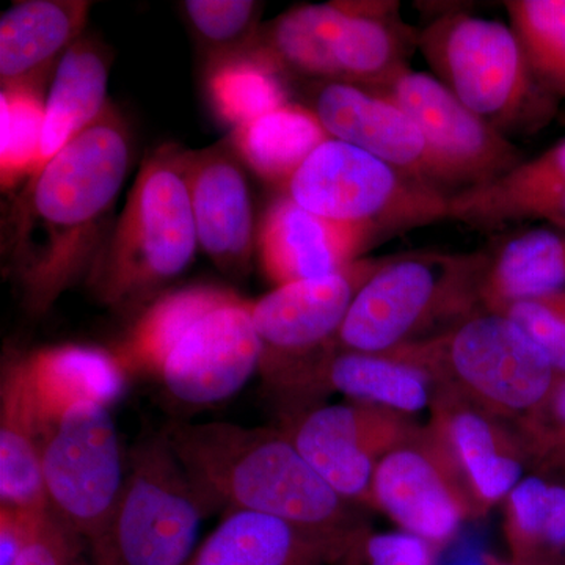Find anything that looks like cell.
Masks as SVG:
<instances>
[{
	"instance_id": "4316f807",
	"label": "cell",
	"mask_w": 565,
	"mask_h": 565,
	"mask_svg": "<svg viewBox=\"0 0 565 565\" xmlns=\"http://www.w3.org/2000/svg\"><path fill=\"white\" fill-rule=\"evenodd\" d=\"M438 434L451 449L478 500H503L522 481V456L486 411L446 399L440 408Z\"/></svg>"
},
{
	"instance_id": "277c9868",
	"label": "cell",
	"mask_w": 565,
	"mask_h": 565,
	"mask_svg": "<svg viewBox=\"0 0 565 565\" xmlns=\"http://www.w3.org/2000/svg\"><path fill=\"white\" fill-rule=\"evenodd\" d=\"M396 2L333 0L292 7L262 25L255 50L286 77L345 82L379 90L407 68L419 32L397 14Z\"/></svg>"
},
{
	"instance_id": "cb8c5ba5",
	"label": "cell",
	"mask_w": 565,
	"mask_h": 565,
	"mask_svg": "<svg viewBox=\"0 0 565 565\" xmlns=\"http://www.w3.org/2000/svg\"><path fill=\"white\" fill-rule=\"evenodd\" d=\"M111 62L109 47L92 36H82L63 55L46 95L43 139L31 178L109 109Z\"/></svg>"
},
{
	"instance_id": "ac0fdd59",
	"label": "cell",
	"mask_w": 565,
	"mask_h": 565,
	"mask_svg": "<svg viewBox=\"0 0 565 565\" xmlns=\"http://www.w3.org/2000/svg\"><path fill=\"white\" fill-rule=\"evenodd\" d=\"M374 239L367 230L327 221L281 193L259 222L256 256L267 280L282 286L344 270Z\"/></svg>"
},
{
	"instance_id": "52a82bcc",
	"label": "cell",
	"mask_w": 565,
	"mask_h": 565,
	"mask_svg": "<svg viewBox=\"0 0 565 565\" xmlns=\"http://www.w3.org/2000/svg\"><path fill=\"white\" fill-rule=\"evenodd\" d=\"M385 355L415 364L427 375H446L494 414L533 415L557 381L545 352L498 311H476L438 337Z\"/></svg>"
},
{
	"instance_id": "9a60e30c",
	"label": "cell",
	"mask_w": 565,
	"mask_h": 565,
	"mask_svg": "<svg viewBox=\"0 0 565 565\" xmlns=\"http://www.w3.org/2000/svg\"><path fill=\"white\" fill-rule=\"evenodd\" d=\"M253 302L239 294L203 316L163 363L161 381L174 399L210 405L234 396L262 367Z\"/></svg>"
},
{
	"instance_id": "44dd1931",
	"label": "cell",
	"mask_w": 565,
	"mask_h": 565,
	"mask_svg": "<svg viewBox=\"0 0 565 565\" xmlns=\"http://www.w3.org/2000/svg\"><path fill=\"white\" fill-rule=\"evenodd\" d=\"M351 545L352 539L315 533L275 516L230 511L188 565H321Z\"/></svg>"
},
{
	"instance_id": "8fae6325",
	"label": "cell",
	"mask_w": 565,
	"mask_h": 565,
	"mask_svg": "<svg viewBox=\"0 0 565 565\" xmlns=\"http://www.w3.org/2000/svg\"><path fill=\"white\" fill-rule=\"evenodd\" d=\"M381 262H355L340 273L277 286L253 302L267 381L285 384L337 341L356 292Z\"/></svg>"
},
{
	"instance_id": "603a6c76",
	"label": "cell",
	"mask_w": 565,
	"mask_h": 565,
	"mask_svg": "<svg viewBox=\"0 0 565 565\" xmlns=\"http://www.w3.org/2000/svg\"><path fill=\"white\" fill-rule=\"evenodd\" d=\"M333 344L305 364L286 386L329 385L356 403L401 414H416L429 405V375L415 364L385 353L356 352Z\"/></svg>"
},
{
	"instance_id": "e0dca14e",
	"label": "cell",
	"mask_w": 565,
	"mask_h": 565,
	"mask_svg": "<svg viewBox=\"0 0 565 565\" xmlns=\"http://www.w3.org/2000/svg\"><path fill=\"white\" fill-rule=\"evenodd\" d=\"M247 167L228 139L184 151V173L200 248L218 269L243 277L250 269L258 228Z\"/></svg>"
},
{
	"instance_id": "d4e9b609",
	"label": "cell",
	"mask_w": 565,
	"mask_h": 565,
	"mask_svg": "<svg viewBox=\"0 0 565 565\" xmlns=\"http://www.w3.org/2000/svg\"><path fill=\"white\" fill-rule=\"evenodd\" d=\"M41 427L21 356L3 362L0 386V498L25 511H50L41 471Z\"/></svg>"
},
{
	"instance_id": "484cf974",
	"label": "cell",
	"mask_w": 565,
	"mask_h": 565,
	"mask_svg": "<svg viewBox=\"0 0 565 565\" xmlns=\"http://www.w3.org/2000/svg\"><path fill=\"white\" fill-rule=\"evenodd\" d=\"M481 302L503 313L512 303L557 296L565 286V234L523 230L484 250Z\"/></svg>"
},
{
	"instance_id": "8d00e7d4",
	"label": "cell",
	"mask_w": 565,
	"mask_h": 565,
	"mask_svg": "<svg viewBox=\"0 0 565 565\" xmlns=\"http://www.w3.org/2000/svg\"><path fill=\"white\" fill-rule=\"evenodd\" d=\"M14 565H87L81 561V537L52 511L41 515Z\"/></svg>"
},
{
	"instance_id": "6da1fadb",
	"label": "cell",
	"mask_w": 565,
	"mask_h": 565,
	"mask_svg": "<svg viewBox=\"0 0 565 565\" xmlns=\"http://www.w3.org/2000/svg\"><path fill=\"white\" fill-rule=\"evenodd\" d=\"M132 156L128 122L110 104L25 181L3 228L2 256L29 313H47L66 289L90 274Z\"/></svg>"
},
{
	"instance_id": "83f0119b",
	"label": "cell",
	"mask_w": 565,
	"mask_h": 565,
	"mask_svg": "<svg viewBox=\"0 0 565 565\" xmlns=\"http://www.w3.org/2000/svg\"><path fill=\"white\" fill-rule=\"evenodd\" d=\"M226 139L248 170L285 192L297 170L332 137L310 107L288 103L234 129Z\"/></svg>"
},
{
	"instance_id": "7402d4cb",
	"label": "cell",
	"mask_w": 565,
	"mask_h": 565,
	"mask_svg": "<svg viewBox=\"0 0 565 565\" xmlns=\"http://www.w3.org/2000/svg\"><path fill=\"white\" fill-rule=\"evenodd\" d=\"M41 434L74 405H109L121 396L126 371L114 352L79 344L51 345L20 355Z\"/></svg>"
},
{
	"instance_id": "30bf717a",
	"label": "cell",
	"mask_w": 565,
	"mask_h": 565,
	"mask_svg": "<svg viewBox=\"0 0 565 565\" xmlns=\"http://www.w3.org/2000/svg\"><path fill=\"white\" fill-rule=\"evenodd\" d=\"M41 471L52 514L92 544L125 484L120 438L109 407L82 403L44 430Z\"/></svg>"
},
{
	"instance_id": "7a4b0ae2",
	"label": "cell",
	"mask_w": 565,
	"mask_h": 565,
	"mask_svg": "<svg viewBox=\"0 0 565 565\" xmlns=\"http://www.w3.org/2000/svg\"><path fill=\"white\" fill-rule=\"evenodd\" d=\"M166 435L212 505L275 516L332 537L355 535L348 501L323 481L281 430L234 423H181L170 426Z\"/></svg>"
},
{
	"instance_id": "5bb4252c",
	"label": "cell",
	"mask_w": 565,
	"mask_h": 565,
	"mask_svg": "<svg viewBox=\"0 0 565 565\" xmlns=\"http://www.w3.org/2000/svg\"><path fill=\"white\" fill-rule=\"evenodd\" d=\"M281 433L345 501H373L377 463L412 437L397 412L364 403L307 408Z\"/></svg>"
},
{
	"instance_id": "d6986e66",
	"label": "cell",
	"mask_w": 565,
	"mask_h": 565,
	"mask_svg": "<svg viewBox=\"0 0 565 565\" xmlns=\"http://www.w3.org/2000/svg\"><path fill=\"white\" fill-rule=\"evenodd\" d=\"M448 221L484 232L525 221H546L565 230V140L484 184L449 196Z\"/></svg>"
},
{
	"instance_id": "74e56055",
	"label": "cell",
	"mask_w": 565,
	"mask_h": 565,
	"mask_svg": "<svg viewBox=\"0 0 565 565\" xmlns=\"http://www.w3.org/2000/svg\"><path fill=\"white\" fill-rule=\"evenodd\" d=\"M429 542L407 531L371 535L364 544L370 565H433Z\"/></svg>"
},
{
	"instance_id": "d590c367",
	"label": "cell",
	"mask_w": 565,
	"mask_h": 565,
	"mask_svg": "<svg viewBox=\"0 0 565 565\" xmlns=\"http://www.w3.org/2000/svg\"><path fill=\"white\" fill-rule=\"evenodd\" d=\"M527 422L535 455L546 467L565 473V375H557L552 393Z\"/></svg>"
},
{
	"instance_id": "ab89813d",
	"label": "cell",
	"mask_w": 565,
	"mask_h": 565,
	"mask_svg": "<svg viewBox=\"0 0 565 565\" xmlns=\"http://www.w3.org/2000/svg\"><path fill=\"white\" fill-rule=\"evenodd\" d=\"M440 565H489L484 553L479 548L471 546H457L455 552L446 555L444 563Z\"/></svg>"
},
{
	"instance_id": "60d3db41",
	"label": "cell",
	"mask_w": 565,
	"mask_h": 565,
	"mask_svg": "<svg viewBox=\"0 0 565 565\" xmlns=\"http://www.w3.org/2000/svg\"><path fill=\"white\" fill-rule=\"evenodd\" d=\"M489 565H531V564H503V563H489Z\"/></svg>"
},
{
	"instance_id": "836d02e7",
	"label": "cell",
	"mask_w": 565,
	"mask_h": 565,
	"mask_svg": "<svg viewBox=\"0 0 565 565\" xmlns=\"http://www.w3.org/2000/svg\"><path fill=\"white\" fill-rule=\"evenodd\" d=\"M207 63L250 50L264 3L255 0H185L180 3Z\"/></svg>"
},
{
	"instance_id": "f546056e",
	"label": "cell",
	"mask_w": 565,
	"mask_h": 565,
	"mask_svg": "<svg viewBox=\"0 0 565 565\" xmlns=\"http://www.w3.org/2000/svg\"><path fill=\"white\" fill-rule=\"evenodd\" d=\"M288 77L258 51L207 63L204 92L214 117L232 131L289 102Z\"/></svg>"
},
{
	"instance_id": "4dcf8cb0",
	"label": "cell",
	"mask_w": 565,
	"mask_h": 565,
	"mask_svg": "<svg viewBox=\"0 0 565 565\" xmlns=\"http://www.w3.org/2000/svg\"><path fill=\"white\" fill-rule=\"evenodd\" d=\"M509 537L522 564L565 556V484L526 476L508 497Z\"/></svg>"
},
{
	"instance_id": "8992f818",
	"label": "cell",
	"mask_w": 565,
	"mask_h": 565,
	"mask_svg": "<svg viewBox=\"0 0 565 565\" xmlns=\"http://www.w3.org/2000/svg\"><path fill=\"white\" fill-rule=\"evenodd\" d=\"M120 497L92 542L93 565H188L212 508L166 434L136 446Z\"/></svg>"
},
{
	"instance_id": "3957f363",
	"label": "cell",
	"mask_w": 565,
	"mask_h": 565,
	"mask_svg": "<svg viewBox=\"0 0 565 565\" xmlns=\"http://www.w3.org/2000/svg\"><path fill=\"white\" fill-rule=\"evenodd\" d=\"M184 151L163 145L141 163L87 282L109 307L143 302L184 273L200 247L184 173Z\"/></svg>"
},
{
	"instance_id": "9c48e42d",
	"label": "cell",
	"mask_w": 565,
	"mask_h": 565,
	"mask_svg": "<svg viewBox=\"0 0 565 565\" xmlns=\"http://www.w3.org/2000/svg\"><path fill=\"white\" fill-rule=\"evenodd\" d=\"M418 47L435 77L498 131L526 121L539 82L511 25L457 11L419 31Z\"/></svg>"
},
{
	"instance_id": "2e32d148",
	"label": "cell",
	"mask_w": 565,
	"mask_h": 565,
	"mask_svg": "<svg viewBox=\"0 0 565 565\" xmlns=\"http://www.w3.org/2000/svg\"><path fill=\"white\" fill-rule=\"evenodd\" d=\"M310 107L332 139L370 152L401 173L451 196L415 121L392 99L345 82H313Z\"/></svg>"
},
{
	"instance_id": "1f68e13d",
	"label": "cell",
	"mask_w": 565,
	"mask_h": 565,
	"mask_svg": "<svg viewBox=\"0 0 565 565\" xmlns=\"http://www.w3.org/2000/svg\"><path fill=\"white\" fill-rule=\"evenodd\" d=\"M504 9L535 81L565 96V0H508Z\"/></svg>"
},
{
	"instance_id": "e575fe53",
	"label": "cell",
	"mask_w": 565,
	"mask_h": 565,
	"mask_svg": "<svg viewBox=\"0 0 565 565\" xmlns=\"http://www.w3.org/2000/svg\"><path fill=\"white\" fill-rule=\"evenodd\" d=\"M503 313L545 352L557 375H565V300L559 294L512 303Z\"/></svg>"
},
{
	"instance_id": "4fadbf2b",
	"label": "cell",
	"mask_w": 565,
	"mask_h": 565,
	"mask_svg": "<svg viewBox=\"0 0 565 565\" xmlns=\"http://www.w3.org/2000/svg\"><path fill=\"white\" fill-rule=\"evenodd\" d=\"M476 494L440 434L411 437L375 468L373 501L403 531L444 544L473 509Z\"/></svg>"
},
{
	"instance_id": "f35d334b",
	"label": "cell",
	"mask_w": 565,
	"mask_h": 565,
	"mask_svg": "<svg viewBox=\"0 0 565 565\" xmlns=\"http://www.w3.org/2000/svg\"><path fill=\"white\" fill-rule=\"evenodd\" d=\"M44 512L0 505V565H14Z\"/></svg>"
},
{
	"instance_id": "ffe728a7",
	"label": "cell",
	"mask_w": 565,
	"mask_h": 565,
	"mask_svg": "<svg viewBox=\"0 0 565 565\" xmlns=\"http://www.w3.org/2000/svg\"><path fill=\"white\" fill-rule=\"evenodd\" d=\"M93 2L21 0L0 18V85L43 90L70 47L84 36Z\"/></svg>"
},
{
	"instance_id": "ba28073f",
	"label": "cell",
	"mask_w": 565,
	"mask_h": 565,
	"mask_svg": "<svg viewBox=\"0 0 565 565\" xmlns=\"http://www.w3.org/2000/svg\"><path fill=\"white\" fill-rule=\"evenodd\" d=\"M282 193L319 217L375 237L448 221L444 192L337 139L323 141Z\"/></svg>"
},
{
	"instance_id": "f1b7e54d",
	"label": "cell",
	"mask_w": 565,
	"mask_h": 565,
	"mask_svg": "<svg viewBox=\"0 0 565 565\" xmlns=\"http://www.w3.org/2000/svg\"><path fill=\"white\" fill-rule=\"evenodd\" d=\"M236 296L221 286L195 285L163 294L132 323L115 349L122 370L128 373L156 374L185 333L203 316Z\"/></svg>"
},
{
	"instance_id": "d6a6232c",
	"label": "cell",
	"mask_w": 565,
	"mask_h": 565,
	"mask_svg": "<svg viewBox=\"0 0 565 565\" xmlns=\"http://www.w3.org/2000/svg\"><path fill=\"white\" fill-rule=\"evenodd\" d=\"M35 88L0 93V185L11 191L35 169L43 139L46 95Z\"/></svg>"
},
{
	"instance_id": "7c38bea8",
	"label": "cell",
	"mask_w": 565,
	"mask_h": 565,
	"mask_svg": "<svg viewBox=\"0 0 565 565\" xmlns=\"http://www.w3.org/2000/svg\"><path fill=\"white\" fill-rule=\"evenodd\" d=\"M373 92L392 99L415 121L451 195L523 161L503 132L463 106L433 74L405 68Z\"/></svg>"
},
{
	"instance_id": "5b68a950",
	"label": "cell",
	"mask_w": 565,
	"mask_h": 565,
	"mask_svg": "<svg viewBox=\"0 0 565 565\" xmlns=\"http://www.w3.org/2000/svg\"><path fill=\"white\" fill-rule=\"evenodd\" d=\"M484 264V250L384 259L356 292L334 344L390 353L418 343L440 321H462L481 302Z\"/></svg>"
}]
</instances>
